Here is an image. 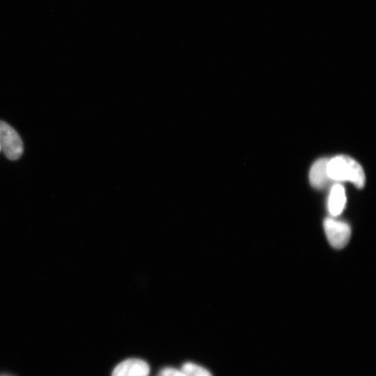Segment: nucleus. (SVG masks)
Listing matches in <instances>:
<instances>
[{"label":"nucleus","mask_w":376,"mask_h":376,"mask_svg":"<svg viewBox=\"0 0 376 376\" xmlns=\"http://www.w3.org/2000/svg\"><path fill=\"white\" fill-rule=\"evenodd\" d=\"M327 171L331 181H349L359 188L365 184L362 167L348 156L338 155L328 159Z\"/></svg>","instance_id":"obj_1"},{"label":"nucleus","mask_w":376,"mask_h":376,"mask_svg":"<svg viewBox=\"0 0 376 376\" xmlns=\"http://www.w3.org/2000/svg\"><path fill=\"white\" fill-rule=\"evenodd\" d=\"M0 146L10 160H16L23 152V143L17 132L10 125L0 120Z\"/></svg>","instance_id":"obj_2"},{"label":"nucleus","mask_w":376,"mask_h":376,"mask_svg":"<svg viewBox=\"0 0 376 376\" xmlns=\"http://www.w3.org/2000/svg\"><path fill=\"white\" fill-rule=\"evenodd\" d=\"M324 229L329 244L336 249H342L350 240L351 228L343 221L332 218L326 219Z\"/></svg>","instance_id":"obj_3"},{"label":"nucleus","mask_w":376,"mask_h":376,"mask_svg":"<svg viewBox=\"0 0 376 376\" xmlns=\"http://www.w3.org/2000/svg\"><path fill=\"white\" fill-rule=\"evenodd\" d=\"M150 367L143 360L128 359L113 369L111 376H148Z\"/></svg>","instance_id":"obj_4"},{"label":"nucleus","mask_w":376,"mask_h":376,"mask_svg":"<svg viewBox=\"0 0 376 376\" xmlns=\"http://www.w3.org/2000/svg\"><path fill=\"white\" fill-rule=\"evenodd\" d=\"M327 162L328 159H320L313 164L311 169L310 182L317 189H324L331 182L327 174Z\"/></svg>","instance_id":"obj_5"},{"label":"nucleus","mask_w":376,"mask_h":376,"mask_svg":"<svg viewBox=\"0 0 376 376\" xmlns=\"http://www.w3.org/2000/svg\"><path fill=\"white\" fill-rule=\"evenodd\" d=\"M346 203V196L344 187L339 185H334L331 189L329 201L328 208L330 214L333 216L340 214Z\"/></svg>","instance_id":"obj_6"},{"label":"nucleus","mask_w":376,"mask_h":376,"mask_svg":"<svg viewBox=\"0 0 376 376\" xmlns=\"http://www.w3.org/2000/svg\"><path fill=\"white\" fill-rule=\"evenodd\" d=\"M181 370L186 376H212L207 370L192 363H184L181 368Z\"/></svg>","instance_id":"obj_7"},{"label":"nucleus","mask_w":376,"mask_h":376,"mask_svg":"<svg viewBox=\"0 0 376 376\" xmlns=\"http://www.w3.org/2000/svg\"><path fill=\"white\" fill-rule=\"evenodd\" d=\"M158 376H186V375L181 370L165 368L159 371Z\"/></svg>","instance_id":"obj_8"},{"label":"nucleus","mask_w":376,"mask_h":376,"mask_svg":"<svg viewBox=\"0 0 376 376\" xmlns=\"http://www.w3.org/2000/svg\"><path fill=\"white\" fill-rule=\"evenodd\" d=\"M0 150H1V146H0Z\"/></svg>","instance_id":"obj_9"},{"label":"nucleus","mask_w":376,"mask_h":376,"mask_svg":"<svg viewBox=\"0 0 376 376\" xmlns=\"http://www.w3.org/2000/svg\"><path fill=\"white\" fill-rule=\"evenodd\" d=\"M2 376H5V375H2Z\"/></svg>","instance_id":"obj_10"}]
</instances>
